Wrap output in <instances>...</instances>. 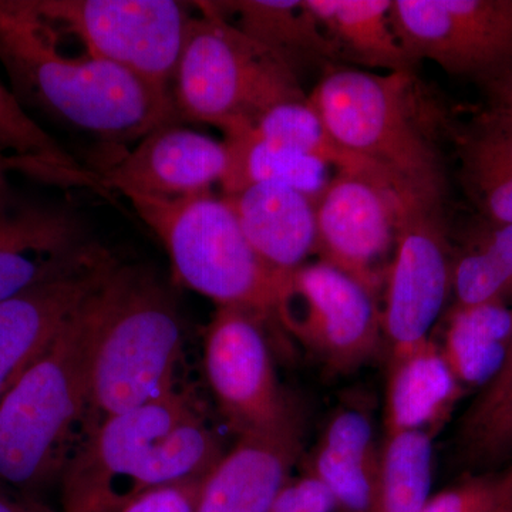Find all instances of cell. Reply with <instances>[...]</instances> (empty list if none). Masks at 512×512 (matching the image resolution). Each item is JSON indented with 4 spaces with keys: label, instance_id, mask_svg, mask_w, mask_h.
<instances>
[{
    "label": "cell",
    "instance_id": "6",
    "mask_svg": "<svg viewBox=\"0 0 512 512\" xmlns=\"http://www.w3.org/2000/svg\"><path fill=\"white\" fill-rule=\"evenodd\" d=\"M194 6L200 13L188 23L171 86L180 121L210 124L228 136L254 127L278 104L308 97L274 53L205 2Z\"/></svg>",
    "mask_w": 512,
    "mask_h": 512
},
{
    "label": "cell",
    "instance_id": "7",
    "mask_svg": "<svg viewBox=\"0 0 512 512\" xmlns=\"http://www.w3.org/2000/svg\"><path fill=\"white\" fill-rule=\"evenodd\" d=\"M57 36H73L84 52L119 64L171 92L192 18L175 0H25ZM173 93V92H171Z\"/></svg>",
    "mask_w": 512,
    "mask_h": 512
},
{
    "label": "cell",
    "instance_id": "36",
    "mask_svg": "<svg viewBox=\"0 0 512 512\" xmlns=\"http://www.w3.org/2000/svg\"><path fill=\"white\" fill-rule=\"evenodd\" d=\"M478 86L483 90L490 106L504 111L512 119V67L494 74Z\"/></svg>",
    "mask_w": 512,
    "mask_h": 512
},
{
    "label": "cell",
    "instance_id": "2",
    "mask_svg": "<svg viewBox=\"0 0 512 512\" xmlns=\"http://www.w3.org/2000/svg\"><path fill=\"white\" fill-rule=\"evenodd\" d=\"M421 86L413 73L336 66L323 72L308 100L336 143L380 171L404 198L444 205L440 140H450L456 120Z\"/></svg>",
    "mask_w": 512,
    "mask_h": 512
},
{
    "label": "cell",
    "instance_id": "12",
    "mask_svg": "<svg viewBox=\"0 0 512 512\" xmlns=\"http://www.w3.org/2000/svg\"><path fill=\"white\" fill-rule=\"evenodd\" d=\"M390 16L417 64L477 84L512 67V0H392Z\"/></svg>",
    "mask_w": 512,
    "mask_h": 512
},
{
    "label": "cell",
    "instance_id": "10",
    "mask_svg": "<svg viewBox=\"0 0 512 512\" xmlns=\"http://www.w3.org/2000/svg\"><path fill=\"white\" fill-rule=\"evenodd\" d=\"M268 325L279 323L241 306H217L205 333L208 383L238 437L274 433L299 420L276 377Z\"/></svg>",
    "mask_w": 512,
    "mask_h": 512
},
{
    "label": "cell",
    "instance_id": "20",
    "mask_svg": "<svg viewBox=\"0 0 512 512\" xmlns=\"http://www.w3.org/2000/svg\"><path fill=\"white\" fill-rule=\"evenodd\" d=\"M450 141L458 180L481 221L512 224V119L487 106L466 123L456 121Z\"/></svg>",
    "mask_w": 512,
    "mask_h": 512
},
{
    "label": "cell",
    "instance_id": "29",
    "mask_svg": "<svg viewBox=\"0 0 512 512\" xmlns=\"http://www.w3.org/2000/svg\"><path fill=\"white\" fill-rule=\"evenodd\" d=\"M0 154L30 158L40 163L82 171L86 167L76 160L59 143L46 133L8 87L0 83Z\"/></svg>",
    "mask_w": 512,
    "mask_h": 512
},
{
    "label": "cell",
    "instance_id": "28",
    "mask_svg": "<svg viewBox=\"0 0 512 512\" xmlns=\"http://www.w3.org/2000/svg\"><path fill=\"white\" fill-rule=\"evenodd\" d=\"M256 136L293 148L328 164L335 171L375 168L336 143L308 97L272 107L251 127ZM380 173V171H379Z\"/></svg>",
    "mask_w": 512,
    "mask_h": 512
},
{
    "label": "cell",
    "instance_id": "5",
    "mask_svg": "<svg viewBox=\"0 0 512 512\" xmlns=\"http://www.w3.org/2000/svg\"><path fill=\"white\" fill-rule=\"evenodd\" d=\"M128 200L163 242L181 285L217 306H241L279 323L291 272L276 271L256 254L222 195L211 191L177 200Z\"/></svg>",
    "mask_w": 512,
    "mask_h": 512
},
{
    "label": "cell",
    "instance_id": "18",
    "mask_svg": "<svg viewBox=\"0 0 512 512\" xmlns=\"http://www.w3.org/2000/svg\"><path fill=\"white\" fill-rule=\"evenodd\" d=\"M380 456L372 406L365 397H352L326 421L305 473L328 488L340 512H372Z\"/></svg>",
    "mask_w": 512,
    "mask_h": 512
},
{
    "label": "cell",
    "instance_id": "19",
    "mask_svg": "<svg viewBox=\"0 0 512 512\" xmlns=\"http://www.w3.org/2000/svg\"><path fill=\"white\" fill-rule=\"evenodd\" d=\"M256 254L279 272L306 264L318 248L316 202L284 185L258 184L222 195Z\"/></svg>",
    "mask_w": 512,
    "mask_h": 512
},
{
    "label": "cell",
    "instance_id": "25",
    "mask_svg": "<svg viewBox=\"0 0 512 512\" xmlns=\"http://www.w3.org/2000/svg\"><path fill=\"white\" fill-rule=\"evenodd\" d=\"M512 309L503 301L453 309L441 353L461 384L485 386L500 369L510 336Z\"/></svg>",
    "mask_w": 512,
    "mask_h": 512
},
{
    "label": "cell",
    "instance_id": "33",
    "mask_svg": "<svg viewBox=\"0 0 512 512\" xmlns=\"http://www.w3.org/2000/svg\"><path fill=\"white\" fill-rule=\"evenodd\" d=\"M205 477L151 488L137 495L120 512H197Z\"/></svg>",
    "mask_w": 512,
    "mask_h": 512
},
{
    "label": "cell",
    "instance_id": "23",
    "mask_svg": "<svg viewBox=\"0 0 512 512\" xmlns=\"http://www.w3.org/2000/svg\"><path fill=\"white\" fill-rule=\"evenodd\" d=\"M342 66L357 64L387 73L417 74L394 32L392 0H306Z\"/></svg>",
    "mask_w": 512,
    "mask_h": 512
},
{
    "label": "cell",
    "instance_id": "17",
    "mask_svg": "<svg viewBox=\"0 0 512 512\" xmlns=\"http://www.w3.org/2000/svg\"><path fill=\"white\" fill-rule=\"evenodd\" d=\"M302 450L299 420L274 433L238 437L205 477L197 512H271Z\"/></svg>",
    "mask_w": 512,
    "mask_h": 512
},
{
    "label": "cell",
    "instance_id": "15",
    "mask_svg": "<svg viewBox=\"0 0 512 512\" xmlns=\"http://www.w3.org/2000/svg\"><path fill=\"white\" fill-rule=\"evenodd\" d=\"M225 141L180 123L164 124L97 170L104 187L130 197L177 200L211 192L227 174Z\"/></svg>",
    "mask_w": 512,
    "mask_h": 512
},
{
    "label": "cell",
    "instance_id": "37",
    "mask_svg": "<svg viewBox=\"0 0 512 512\" xmlns=\"http://www.w3.org/2000/svg\"><path fill=\"white\" fill-rule=\"evenodd\" d=\"M0 512H57L42 498L20 493L0 483Z\"/></svg>",
    "mask_w": 512,
    "mask_h": 512
},
{
    "label": "cell",
    "instance_id": "16",
    "mask_svg": "<svg viewBox=\"0 0 512 512\" xmlns=\"http://www.w3.org/2000/svg\"><path fill=\"white\" fill-rule=\"evenodd\" d=\"M114 262L116 258L111 255L79 274L35 286L0 302V400L52 345Z\"/></svg>",
    "mask_w": 512,
    "mask_h": 512
},
{
    "label": "cell",
    "instance_id": "32",
    "mask_svg": "<svg viewBox=\"0 0 512 512\" xmlns=\"http://www.w3.org/2000/svg\"><path fill=\"white\" fill-rule=\"evenodd\" d=\"M15 171L30 175L43 183L59 185L64 188H86L101 197L111 198L110 191L104 187L100 175L90 168L82 171L63 170V168L52 167V165L30 160V158L3 156V154H0V191L9 188L8 175Z\"/></svg>",
    "mask_w": 512,
    "mask_h": 512
},
{
    "label": "cell",
    "instance_id": "31",
    "mask_svg": "<svg viewBox=\"0 0 512 512\" xmlns=\"http://www.w3.org/2000/svg\"><path fill=\"white\" fill-rule=\"evenodd\" d=\"M420 512H512V463L431 495Z\"/></svg>",
    "mask_w": 512,
    "mask_h": 512
},
{
    "label": "cell",
    "instance_id": "21",
    "mask_svg": "<svg viewBox=\"0 0 512 512\" xmlns=\"http://www.w3.org/2000/svg\"><path fill=\"white\" fill-rule=\"evenodd\" d=\"M245 36L274 53L296 76L342 66L335 46L306 0L205 2Z\"/></svg>",
    "mask_w": 512,
    "mask_h": 512
},
{
    "label": "cell",
    "instance_id": "11",
    "mask_svg": "<svg viewBox=\"0 0 512 512\" xmlns=\"http://www.w3.org/2000/svg\"><path fill=\"white\" fill-rule=\"evenodd\" d=\"M409 201L376 168L338 171L316 200V254L377 296Z\"/></svg>",
    "mask_w": 512,
    "mask_h": 512
},
{
    "label": "cell",
    "instance_id": "26",
    "mask_svg": "<svg viewBox=\"0 0 512 512\" xmlns=\"http://www.w3.org/2000/svg\"><path fill=\"white\" fill-rule=\"evenodd\" d=\"M512 291V224L481 221L454 252L453 309H471L504 301Z\"/></svg>",
    "mask_w": 512,
    "mask_h": 512
},
{
    "label": "cell",
    "instance_id": "13",
    "mask_svg": "<svg viewBox=\"0 0 512 512\" xmlns=\"http://www.w3.org/2000/svg\"><path fill=\"white\" fill-rule=\"evenodd\" d=\"M446 208L409 201L386 278L383 336L389 356L430 339L451 292L454 251L448 241Z\"/></svg>",
    "mask_w": 512,
    "mask_h": 512
},
{
    "label": "cell",
    "instance_id": "4",
    "mask_svg": "<svg viewBox=\"0 0 512 512\" xmlns=\"http://www.w3.org/2000/svg\"><path fill=\"white\" fill-rule=\"evenodd\" d=\"M86 301L0 400V483L32 497L60 484L87 436Z\"/></svg>",
    "mask_w": 512,
    "mask_h": 512
},
{
    "label": "cell",
    "instance_id": "14",
    "mask_svg": "<svg viewBox=\"0 0 512 512\" xmlns=\"http://www.w3.org/2000/svg\"><path fill=\"white\" fill-rule=\"evenodd\" d=\"M111 256L66 204L23 200L0 191V302L76 275Z\"/></svg>",
    "mask_w": 512,
    "mask_h": 512
},
{
    "label": "cell",
    "instance_id": "34",
    "mask_svg": "<svg viewBox=\"0 0 512 512\" xmlns=\"http://www.w3.org/2000/svg\"><path fill=\"white\" fill-rule=\"evenodd\" d=\"M271 512H340L328 488L311 474L292 477L276 498Z\"/></svg>",
    "mask_w": 512,
    "mask_h": 512
},
{
    "label": "cell",
    "instance_id": "1",
    "mask_svg": "<svg viewBox=\"0 0 512 512\" xmlns=\"http://www.w3.org/2000/svg\"><path fill=\"white\" fill-rule=\"evenodd\" d=\"M0 63L23 106L92 134L113 150L164 124L181 123L173 93L90 53L66 55L25 0H0Z\"/></svg>",
    "mask_w": 512,
    "mask_h": 512
},
{
    "label": "cell",
    "instance_id": "35",
    "mask_svg": "<svg viewBox=\"0 0 512 512\" xmlns=\"http://www.w3.org/2000/svg\"><path fill=\"white\" fill-rule=\"evenodd\" d=\"M512 390V319L510 336H508L507 348L501 362L500 369L495 373L493 379L490 380L483 390H481V402L487 406H494L504 400Z\"/></svg>",
    "mask_w": 512,
    "mask_h": 512
},
{
    "label": "cell",
    "instance_id": "24",
    "mask_svg": "<svg viewBox=\"0 0 512 512\" xmlns=\"http://www.w3.org/2000/svg\"><path fill=\"white\" fill-rule=\"evenodd\" d=\"M229 165L220 187L222 195L237 194L258 184L284 185L303 192L316 202L338 171L323 161L271 143L251 128L228 134Z\"/></svg>",
    "mask_w": 512,
    "mask_h": 512
},
{
    "label": "cell",
    "instance_id": "9",
    "mask_svg": "<svg viewBox=\"0 0 512 512\" xmlns=\"http://www.w3.org/2000/svg\"><path fill=\"white\" fill-rule=\"evenodd\" d=\"M278 320L335 375L366 365L384 340L377 296L322 259L289 274Z\"/></svg>",
    "mask_w": 512,
    "mask_h": 512
},
{
    "label": "cell",
    "instance_id": "8",
    "mask_svg": "<svg viewBox=\"0 0 512 512\" xmlns=\"http://www.w3.org/2000/svg\"><path fill=\"white\" fill-rule=\"evenodd\" d=\"M197 409L190 394L173 390L156 402L104 420L64 468L62 512H120L154 488V450Z\"/></svg>",
    "mask_w": 512,
    "mask_h": 512
},
{
    "label": "cell",
    "instance_id": "27",
    "mask_svg": "<svg viewBox=\"0 0 512 512\" xmlns=\"http://www.w3.org/2000/svg\"><path fill=\"white\" fill-rule=\"evenodd\" d=\"M434 436L424 430L386 434L372 512H420L429 503Z\"/></svg>",
    "mask_w": 512,
    "mask_h": 512
},
{
    "label": "cell",
    "instance_id": "22",
    "mask_svg": "<svg viewBox=\"0 0 512 512\" xmlns=\"http://www.w3.org/2000/svg\"><path fill=\"white\" fill-rule=\"evenodd\" d=\"M461 393L436 340L389 356L384 430H424L436 434L456 406Z\"/></svg>",
    "mask_w": 512,
    "mask_h": 512
},
{
    "label": "cell",
    "instance_id": "30",
    "mask_svg": "<svg viewBox=\"0 0 512 512\" xmlns=\"http://www.w3.org/2000/svg\"><path fill=\"white\" fill-rule=\"evenodd\" d=\"M458 451L468 466L495 468L512 457V390L480 413H466L458 431Z\"/></svg>",
    "mask_w": 512,
    "mask_h": 512
},
{
    "label": "cell",
    "instance_id": "3",
    "mask_svg": "<svg viewBox=\"0 0 512 512\" xmlns=\"http://www.w3.org/2000/svg\"><path fill=\"white\" fill-rule=\"evenodd\" d=\"M84 313L89 436L104 420L173 392L184 323L177 299L153 271L117 261Z\"/></svg>",
    "mask_w": 512,
    "mask_h": 512
}]
</instances>
